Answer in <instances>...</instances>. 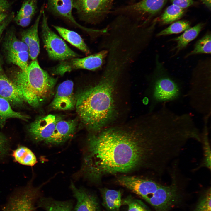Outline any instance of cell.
Wrapping results in <instances>:
<instances>
[{
    "mask_svg": "<svg viewBox=\"0 0 211 211\" xmlns=\"http://www.w3.org/2000/svg\"><path fill=\"white\" fill-rule=\"evenodd\" d=\"M171 144L164 130L148 120L142 128L106 129L88 138L80 172L89 180L139 168L160 173L169 158Z\"/></svg>",
    "mask_w": 211,
    "mask_h": 211,
    "instance_id": "obj_1",
    "label": "cell"
},
{
    "mask_svg": "<svg viewBox=\"0 0 211 211\" xmlns=\"http://www.w3.org/2000/svg\"><path fill=\"white\" fill-rule=\"evenodd\" d=\"M99 82L79 91L75 107L80 119L92 131H98L112 118L115 112V86L122 74L115 69H104Z\"/></svg>",
    "mask_w": 211,
    "mask_h": 211,
    "instance_id": "obj_2",
    "label": "cell"
},
{
    "mask_svg": "<svg viewBox=\"0 0 211 211\" xmlns=\"http://www.w3.org/2000/svg\"><path fill=\"white\" fill-rule=\"evenodd\" d=\"M12 80L21 92L24 101L37 107L52 96L57 80L40 67L37 60L32 61L24 71L14 73Z\"/></svg>",
    "mask_w": 211,
    "mask_h": 211,
    "instance_id": "obj_3",
    "label": "cell"
},
{
    "mask_svg": "<svg viewBox=\"0 0 211 211\" xmlns=\"http://www.w3.org/2000/svg\"><path fill=\"white\" fill-rule=\"evenodd\" d=\"M211 60L200 61L194 69L189 93L193 107L206 115L210 114Z\"/></svg>",
    "mask_w": 211,
    "mask_h": 211,
    "instance_id": "obj_4",
    "label": "cell"
},
{
    "mask_svg": "<svg viewBox=\"0 0 211 211\" xmlns=\"http://www.w3.org/2000/svg\"><path fill=\"white\" fill-rule=\"evenodd\" d=\"M152 96L157 102L172 101L178 98L180 87L176 81L169 75L163 64L156 56L153 73Z\"/></svg>",
    "mask_w": 211,
    "mask_h": 211,
    "instance_id": "obj_5",
    "label": "cell"
},
{
    "mask_svg": "<svg viewBox=\"0 0 211 211\" xmlns=\"http://www.w3.org/2000/svg\"><path fill=\"white\" fill-rule=\"evenodd\" d=\"M42 16V38L50 59L53 60L62 61L79 57L80 55L69 48L64 41L49 28L44 8Z\"/></svg>",
    "mask_w": 211,
    "mask_h": 211,
    "instance_id": "obj_6",
    "label": "cell"
},
{
    "mask_svg": "<svg viewBox=\"0 0 211 211\" xmlns=\"http://www.w3.org/2000/svg\"><path fill=\"white\" fill-rule=\"evenodd\" d=\"M108 51L102 48L95 54L83 58H73L60 61L50 69L53 75L62 76L66 73L80 69L94 71L102 67L105 63Z\"/></svg>",
    "mask_w": 211,
    "mask_h": 211,
    "instance_id": "obj_7",
    "label": "cell"
},
{
    "mask_svg": "<svg viewBox=\"0 0 211 211\" xmlns=\"http://www.w3.org/2000/svg\"><path fill=\"white\" fill-rule=\"evenodd\" d=\"M113 0H73L80 18L89 23L101 20L110 12Z\"/></svg>",
    "mask_w": 211,
    "mask_h": 211,
    "instance_id": "obj_8",
    "label": "cell"
},
{
    "mask_svg": "<svg viewBox=\"0 0 211 211\" xmlns=\"http://www.w3.org/2000/svg\"><path fill=\"white\" fill-rule=\"evenodd\" d=\"M170 173L171 183L169 185L161 184L153 194L144 199L157 211H166L178 196L180 179L176 171H173Z\"/></svg>",
    "mask_w": 211,
    "mask_h": 211,
    "instance_id": "obj_9",
    "label": "cell"
},
{
    "mask_svg": "<svg viewBox=\"0 0 211 211\" xmlns=\"http://www.w3.org/2000/svg\"><path fill=\"white\" fill-rule=\"evenodd\" d=\"M117 181L144 199L153 194L161 184L151 179L125 175L119 177Z\"/></svg>",
    "mask_w": 211,
    "mask_h": 211,
    "instance_id": "obj_10",
    "label": "cell"
},
{
    "mask_svg": "<svg viewBox=\"0 0 211 211\" xmlns=\"http://www.w3.org/2000/svg\"><path fill=\"white\" fill-rule=\"evenodd\" d=\"M59 118L52 114L39 117L30 125L28 131L36 141L45 142L52 135Z\"/></svg>",
    "mask_w": 211,
    "mask_h": 211,
    "instance_id": "obj_11",
    "label": "cell"
},
{
    "mask_svg": "<svg viewBox=\"0 0 211 211\" xmlns=\"http://www.w3.org/2000/svg\"><path fill=\"white\" fill-rule=\"evenodd\" d=\"M74 83L67 80L58 86L54 97L51 103V107L58 110H71L75 106L76 100L73 94Z\"/></svg>",
    "mask_w": 211,
    "mask_h": 211,
    "instance_id": "obj_12",
    "label": "cell"
},
{
    "mask_svg": "<svg viewBox=\"0 0 211 211\" xmlns=\"http://www.w3.org/2000/svg\"><path fill=\"white\" fill-rule=\"evenodd\" d=\"M47 7L54 15L65 19L89 33L95 34L96 29L86 28L79 24L74 18L72 10L74 8L73 0H47Z\"/></svg>",
    "mask_w": 211,
    "mask_h": 211,
    "instance_id": "obj_13",
    "label": "cell"
},
{
    "mask_svg": "<svg viewBox=\"0 0 211 211\" xmlns=\"http://www.w3.org/2000/svg\"><path fill=\"white\" fill-rule=\"evenodd\" d=\"M43 8L44 7L42 6L34 24L28 29L23 31L21 33V40L28 47L29 56L32 61L37 60L40 52L38 29Z\"/></svg>",
    "mask_w": 211,
    "mask_h": 211,
    "instance_id": "obj_14",
    "label": "cell"
},
{
    "mask_svg": "<svg viewBox=\"0 0 211 211\" xmlns=\"http://www.w3.org/2000/svg\"><path fill=\"white\" fill-rule=\"evenodd\" d=\"M77 125L75 120H65L59 118L52 135L45 142L47 144L56 145L66 142L73 135Z\"/></svg>",
    "mask_w": 211,
    "mask_h": 211,
    "instance_id": "obj_15",
    "label": "cell"
},
{
    "mask_svg": "<svg viewBox=\"0 0 211 211\" xmlns=\"http://www.w3.org/2000/svg\"><path fill=\"white\" fill-rule=\"evenodd\" d=\"M70 188L77 200L75 211H101L98 200L94 195L71 182Z\"/></svg>",
    "mask_w": 211,
    "mask_h": 211,
    "instance_id": "obj_16",
    "label": "cell"
},
{
    "mask_svg": "<svg viewBox=\"0 0 211 211\" xmlns=\"http://www.w3.org/2000/svg\"><path fill=\"white\" fill-rule=\"evenodd\" d=\"M0 97L7 101L11 105L20 106L25 101L17 86L5 76L0 74Z\"/></svg>",
    "mask_w": 211,
    "mask_h": 211,
    "instance_id": "obj_17",
    "label": "cell"
},
{
    "mask_svg": "<svg viewBox=\"0 0 211 211\" xmlns=\"http://www.w3.org/2000/svg\"><path fill=\"white\" fill-rule=\"evenodd\" d=\"M167 0H142L121 9L124 12L141 14H154L160 11Z\"/></svg>",
    "mask_w": 211,
    "mask_h": 211,
    "instance_id": "obj_18",
    "label": "cell"
},
{
    "mask_svg": "<svg viewBox=\"0 0 211 211\" xmlns=\"http://www.w3.org/2000/svg\"><path fill=\"white\" fill-rule=\"evenodd\" d=\"M38 0H24L16 16L14 18L16 23L23 27L28 25L37 9Z\"/></svg>",
    "mask_w": 211,
    "mask_h": 211,
    "instance_id": "obj_19",
    "label": "cell"
},
{
    "mask_svg": "<svg viewBox=\"0 0 211 211\" xmlns=\"http://www.w3.org/2000/svg\"><path fill=\"white\" fill-rule=\"evenodd\" d=\"M102 205L107 211H119L122 203L120 190L103 188L101 190Z\"/></svg>",
    "mask_w": 211,
    "mask_h": 211,
    "instance_id": "obj_20",
    "label": "cell"
},
{
    "mask_svg": "<svg viewBox=\"0 0 211 211\" xmlns=\"http://www.w3.org/2000/svg\"><path fill=\"white\" fill-rule=\"evenodd\" d=\"M60 36L72 45L86 54L90 53V50L82 38L78 33L64 27L53 25Z\"/></svg>",
    "mask_w": 211,
    "mask_h": 211,
    "instance_id": "obj_21",
    "label": "cell"
},
{
    "mask_svg": "<svg viewBox=\"0 0 211 211\" xmlns=\"http://www.w3.org/2000/svg\"><path fill=\"white\" fill-rule=\"evenodd\" d=\"M203 26V23H199L192 27H190L185 31L181 35L172 39L171 40L176 43L174 49L176 54L185 48L189 42L195 39L202 30Z\"/></svg>",
    "mask_w": 211,
    "mask_h": 211,
    "instance_id": "obj_22",
    "label": "cell"
},
{
    "mask_svg": "<svg viewBox=\"0 0 211 211\" xmlns=\"http://www.w3.org/2000/svg\"><path fill=\"white\" fill-rule=\"evenodd\" d=\"M12 118L27 120L29 119V117L20 112L13 110L8 102L0 97V126L2 127H3L6 120Z\"/></svg>",
    "mask_w": 211,
    "mask_h": 211,
    "instance_id": "obj_23",
    "label": "cell"
},
{
    "mask_svg": "<svg viewBox=\"0 0 211 211\" xmlns=\"http://www.w3.org/2000/svg\"><path fill=\"white\" fill-rule=\"evenodd\" d=\"M13 156L16 161L24 165L32 166L37 162L33 153L25 147L21 146L18 148L13 151Z\"/></svg>",
    "mask_w": 211,
    "mask_h": 211,
    "instance_id": "obj_24",
    "label": "cell"
},
{
    "mask_svg": "<svg viewBox=\"0 0 211 211\" xmlns=\"http://www.w3.org/2000/svg\"><path fill=\"white\" fill-rule=\"evenodd\" d=\"M207 125H205L203 132L201 134V141L203 152V156L200 164L196 170L203 167L211 170V147L209 141Z\"/></svg>",
    "mask_w": 211,
    "mask_h": 211,
    "instance_id": "obj_25",
    "label": "cell"
},
{
    "mask_svg": "<svg viewBox=\"0 0 211 211\" xmlns=\"http://www.w3.org/2000/svg\"><path fill=\"white\" fill-rule=\"evenodd\" d=\"M211 52V34L208 31L195 43L193 50L188 54L186 57L198 54H210Z\"/></svg>",
    "mask_w": 211,
    "mask_h": 211,
    "instance_id": "obj_26",
    "label": "cell"
},
{
    "mask_svg": "<svg viewBox=\"0 0 211 211\" xmlns=\"http://www.w3.org/2000/svg\"><path fill=\"white\" fill-rule=\"evenodd\" d=\"M4 46L7 52L28 51L27 45L18 39L13 33H11L7 36Z\"/></svg>",
    "mask_w": 211,
    "mask_h": 211,
    "instance_id": "obj_27",
    "label": "cell"
},
{
    "mask_svg": "<svg viewBox=\"0 0 211 211\" xmlns=\"http://www.w3.org/2000/svg\"><path fill=\"white\" fill-rule=\"evenodd\" d=\"M184 12V9L172 4L166 9L160 19L164 24L170 23L181 18Z\"/></svg>",
    "mask_w": 211,
    "mask_h": 211,
    "instance_id": "obj_28",
    "label": "cell"
},
{
    "mask_svg": "<svg viewBox=\"0 0 211 211\" xmlns=\"http://www.w3.org/2000/svg\"><path fill=\"white\" fill-rule=\"evenodd\" d=\"M28 51L7 52V59L10 62L18 66L22 70H25L28 64Z\"/></svg>",
    "mask_w": 211,
    "mask_h": 211,
    "instance_id": "obj_29",
    "label": "cell"
},
{
    "mask_svg": "<svg viewBox=\"0 0 211 211\" xmlns=\"http://www.w3.org/2000/svg\"><path fill=\"white\" fill-rule=\"evenodd\" d=\"M190 27V24L188 21H179L171 24L169 27L159 32L157 36L178 34L184 31Z\"/></svg>",
    "mask_w": 211,
    "mask_h": 211,
    "instance_id": "obj_30",
    "label": "cell"
},
{
    "mask_svg": "<svg viewBox=\"0 0 211 211\" xmlns=\"http://www.w3.org/2000/svg\"><path fill=\"white\" fill-rule=\"evenodd\" d=\"M43 207L47 211H71L72 206L70 202L44 199Z\"/></svg>",
    "mask_w": 211,
    "mask_h": 211,
    "instance_id": "obj_31",
    "label": "cell"
},
{
    "mask_svg": "<svg viewBox=\"0 0 211 211\" xmlns=\"http://www.w3.org/2000/svg\"><path fill=\"white\" fill-rule=\"evenodd\" d=\"M211 188L207 189L198 203L195 211H211Z\"/></svg>",
    "mask_w": 211,
    "mask_h": 211,
    "instance_id": "obj_32",
    "label": "cell"
},
{
    "mask_svg": "<svg viewBox=\"0 0 211 211\" xmlns=\"http://www.w3.org/2000/svg\"><path fill=\"white\" fill-rule=\"evenodd\" d=\"M125 202L128 205L127 211H149L143 203L138 200L129 198Z\"/></svg>",
    "mask_w": 211,
    "mask_h": 211,
    "instance_id": "obj_33",
    "label": "cell"
},
{
    "mask_svg": "<svg viewBox=\"0 0 211 211\" xmlns=\"http://www.w3.org/2000/svg\"><path fill=\"white\" fill-rule=\"evenodd\" d=\"M12 3L9 0H0V23L10 14Z\"/></svg>",
    "mask_w": 211,
    "mask_h": 211,
    "instance_id": "obj_34",
    "label": "cell"
},
{
    "mask_svg": "<svg viewBox=\"0 0 211 211\" xmlns=\"http://www.w3.org/2000/svg\"><path fill=\"white\" fill-rule=\"evenodd\" d=\"M172 4L184 9L192 5L193 0H171Z\"/></svg>",
    "mask_w": 211,
    "mask_h": 211,
    "instance_id": "obj_35",
    "label": "cell"
},
{
    "mask_svg": "<svg viewBox=\"0 0 211 211\" xmlns=\"http://www.w3.org/2000/svg\"><path fill=\"white\" fill-rule=\"evenodd\" d=\"M8 149V143L5 137L0 133V157L5 154Z\"/></svg>",
    "mask_w": 211,
    "mask_h": 211,
    "instance_id": "obj_36",
    "label": "cell"
},
{
    "mask_svg": "<svg viewBox=\"0 0 211 211\" xmlns=\"http://www.w3.org/2000/svg\"><path fill=\"white\" fill-rule=\"evenodd\" d=\"M14 17V12H11L9 15L3 21L0 23V38L5 29Z\"/></svg>",
    "mask_w": 211,
    "mask_h": 211,
    "instance_id": "obj_37",
    "label": "cell"
},
{
    "mask_svg": "<svg viewBox=\"0 0 211 211\" xmlns=\"http://www.w3.org/2000/svg\"><path fill=\"white\" fill-rule=\"evenodd\" d=\"M208 7H211V0H201Z\"/></svg>",
    "mask_w": 211,
    "mask_h": 211,
    "instance_id": "obj_38",
    "label": "cell"
},
{
    "mask_svg": "<svg viewBox=\"0 0 211 211\" xmlns=\"http://www.w3.org/2000/svg\"><path fill=\"white\" fill-rule=\"evenodd\" d=\"M186 114V115H188L190 118H191V119L193 120V119H192V118L190 116H189L188 115V114ZM193 122H194V121H193ZM194 124H195V123H194ZM198 132H199V137H198V139L197 140H197V141L199 139V138H200V132H199V130H198Z\"/></svg>",
    "mask_w": 211,
    "mask_h": 211,
    "instance_id": "obj_39",
    "label": "cell"
},
{
    "mask_svg": "<svg viewBox=\"0 0 211 211\" xmlns=\"http://www.w3.org/2000/svg\"><path fill=\"white\" fill-rule=\"evenodd\" d=\"M1 61H0V73L1 71Z\"/></svg>",
    "mask_w": 211,
    "mask_h": 211,
    "instance_id": "obj_40",
    "label": "cell"
}]
</instances>
